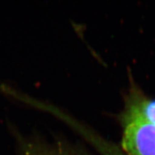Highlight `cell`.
I'll use <instances>...</instances> for the list:
<instances>
[{"instance_id":"1","label":"cell","mask_w":155,"mask_h":155,"mask_svg":"<svg viewBox=\"0 0 155 155\" xmlns=\"http://www.w3.org/2000/svg\"><path fill=\"white\" fill-rule=\"evenodd\" d=\"M122 151L126 155H155V126L124 111L122 116Z\"/></svg>"},{"instance_id":"2","label":"cell","mask_w":155,"mask_h":155,"mask_svg":"<svg viewBox=\"0 0 155 155\" xmlns=\"http://www.w3.org/2000/svg\"><path fill=\"white\" fill-rule=\"evenodd\" d=\"M125 111L139 116L155 126V99L147 98L138 90L131 91Z\"/></svg>"},{"instance_id":"3","label":"cell","mask_w":155,"mask_h":155,"mask_svg":"<svg viewBox=\"0 0 155 155\" xmlns=\"http://www.w3.org/2000/svg\"><path fill=\"white\" fill-rule=\"evenodd\" d=\"M20 147L22 155H77L51 146L46 141L35 137L21 138Z\"/></svg>"},{"instance_id":"4","label":"cell","mask_w":155,"mask_h":155,"mask_svg":"<svg viewBox=\"0 0 155 155\" xmlns=\"http://www.w3.org/2000/svg\"><path fill=\"white\" fill-rule=\"evenodd\" d=\"M92 142L103 155H126L125 153L114 145L92 137Z\"/></svg>"}]
</instances>
